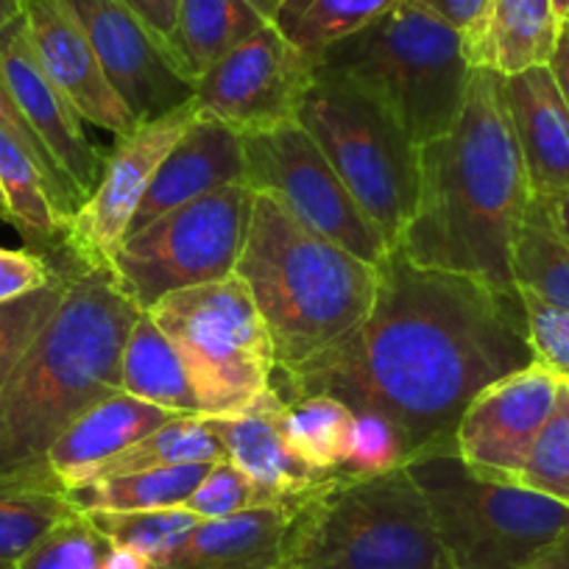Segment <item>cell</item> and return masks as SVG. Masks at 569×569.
<instances>
[{
  "mask_svg": "<svg viewBox=\"0 0 569 569\" xmlns=\"http://www.w3.org/2000/svg\"><path fill=\"white\" fill-rule=\"evenodd\" d=\"M530 363L536 360L519 291L413 266L391 246L377 262L369 316L316 358L291 369L273 366L271 388L282 402L325 393L352 410L388 416L410 461L456 447L467 405Z\"/></svg>",
  "mask_w": 569,
  "mask_h": 569,
  "instance_id": "1",
  "label": "cell"
},
{
  "mask_svg": "<svg viewBox=\"0 0 569 569\" xmlns=\"http://www.w3.org/2000/svg\"><path fill=\"white\" fill-rule=\"evenodd\" d=\"M530 201L506 76L472 68L456 123L419 149V196L393 246L413 266L467 273L513 293L511 251Z\"/></svg>",
  "mask_w": 569,
  "mask_h": 569,
  "instance_id": "2",
  "label": "cell"
},
{
  "mask_svg": "<svg viewBox=\"0 0 569 569\" xmlns=\"http://www.w3.org/2000/svg\"><path fill=\"white\" fill-rule=\"evenodd\" d=\"M142 310L107 268L68 257V291L0 391V491H59L53 441L120 391V358Z\"/></svg>",
  "mask_w": 569,
  "mask_h": 569,
  "instance_id": "3",
  "label": "cell"
},
{
  "mask_svg": "<svg viewBox=\"0 0 569 569\" xmlns=\"http://www.w3.org/2000/svg\"><path fill=\"white\" fill-rule=\"evenodd\" d=\"M234 273L266 321L277 369L305 363L349 336L377 293V266L305 227L268 193H254Z\"/></svg>",
  "mask_w": 569,
  "mask_h": 569,
  "instance_id": "4",
  "label": "cell"
},
{
  "mask_svg": "<svg viewBox=\"0 0 569 569\" xmlns=\"http://www.w3.org/2000/svg\"><path fill=\"white\" fill-rule=\"evenodd\" d=\"M316 70L380 101L416 149L450 131L472 76L461 37L419 0H397L375 23L327 48Z\"/></svg>",
  "mask_w": 569,
  "mask_h": 569,
  "instance_id": "5",
  "label": "cell"
},
{
  "mask_svg": "<svg viewBox=\"0 0 569 569\" xmlns=\"http://www.w3.org/2000/svg\"><path fill=\"white\" fill-rule=\"evenodd\" d=\"M279 569H452L405 467L332 478L291 508Z\"/></svg>",
  "mask_w": 569,
  "mask_h": 569,
  "instance_id": "6",
  "label": "cell"
},
{
  "mask_svg": "<svg viewBox=\"0 0 569 569\" xmlns=\"http://www.w3.org/2000/svg\"><path fill=\"white\" fill-rule=\"evenodd\" d=\"M452 569H525L569 528L567 502L475 472L456 447L405 463Z\"/></svg>",
  "mask_w": 569,
  "mask_h": 569,
  "instance_id": "7",
  "label": "cell"
},
{
  "mask_svg": "<svg viewBox=\"0 0 569 569\" xmlns=\"http://www.w3.org/2000/svg\"><path fill=\"white\" fill-rule=\"evenodd\" d=\"M297 123L319 142L388 246L397 243L419 196V149L393 114L363 90L313 64Z\"/></svg>",
  "mask_w": 569,
  "mask_h": 569,
  "instance_id": "8",
  "label": "cell"
},
{
  "mask_svg": "<svg viewBox=\"0 0 569 569\" xmlns=\"http://www.w3.org/2000/svg\"><path fill=\"white\" fill-rule=\"evenodd\" d=\"M146 313L177 349L207 416L238 413L271 388V336L238 273L168 293Z\"/></svg>",
  "mask_w": 569,
  "mask_h": 569,
  "instance_id": "9",
  "label": "cell"
},
{
  "mask_svg": "<svg viewBox=\"0 0 569 569\" xmlns=\"http://www.w3.org/2000/svg\"><path fill=\"white\" fill-rule=\"evenodd\" d=\"M254 190L246 182L207 193L126 234L109 273L146 313L168 293L234 273Z\"/></svg>",
  "mask_w": 569,
  "mask_h": 569,
  "instance_id": "10",
  "label": "cell"
},
{
  "mask_svg": "<svg viewBox=\"0 0 569 569\" xmlns=\"http://www.w3.org/2000/svg\"><path fill=\"white\" fill-rule=\"evenodd\" d=\"M240 140L246 151V184L254 193L273 196L305 227L371 266L388 254L391 246L377 223L352 199L319 142L297 120Z\"/></svg>",
  "mask_w": 569,
  "mask_h": 569,
  "instance_id": "11",
  "label": "cell"
},
{
  "mask_svg": "<svg viewBox=\"0 0 569 569\" xmlns=\"http://www.w3.org/2000/svg\"><path fill=\"white\" fill-rule=\"evenodd\" d=\"M310 81L313 62L268 23L196 79L193 103L240 137L260 134L297 120Z\"/></svg>",
  "mask_w": 569,
  "mask_h": 569,
  "instance_id": "12",
  "label": "cell"
},
{
  "mask_svg": "<svg viewBox=\"0 0 569 569\" xmlns=\"http://www.w3.org/2000/svg\"><path fill=\"white\" fill-rule=\"evenodd\" d=\"M193 98L171 112L137 126L129 134L118 137L112 154L107 157L101 182L84 199L64 229L62 251L84 268H107L114 251L129 234V223L149 193L151 179L173 151L190 123L196 120Z\"/></svg>",
  "mask_w": 569,
  "mask_h": 569,
  "instance_id": "13",
  "label": "cell"
},
{
  "mask_svg": "<svg viewBox=\"0 0 569 569\" xmlns=\"http://www.w3.org/2000/svg\"><path fill=\"white\" fill-rule=\"evenodd\" d=\"M561 382L541 363H530L486 386L456 427V452L463 463L513 483L556 408Z\"/></svg>",
  "mask_w": 569,
  "mask_h": 569,
  "instance_id": "14",
  "label": "cell"
},
{
  "mask_svg": "<svg viewBox=\"0 0 569 569\" xmlns=\"http://www.w3.org/2000/svg\"><path fill=\"white\" fill-rule=\"evenodd\" d=\"M109 81L140 123L154 120L193 98L171 53L154 40L123 0H70Z\"/></svg>",
  "mask_w": 569,
  "mask_h": 569,
  "instance_id": "15",
  "label": "cell"
},
{
  "mask_svg": "<svg viewBox=\"0 0 569 569\" xmlns=\"http://www.w3.org/2000/svg\"><path fill=\"white\" fill-rule=\"evenodd\" d=\"M23 23L48 79L81 120L123 137L140 126L109 81L70 0H23Z\"/></svg>",
  "mask_w": 569,
  "mask_h": 569,
  "instance_id": "16",
  "label": "cell"
},
{
  "mask_svg": "<svg viewBox=\"0 0 569 569\" xmlns=\"http://www.w3.org/2000/svg\"><path fill=\"white\" fill-rule=\"evenodd\" d=\"M0 73L48 154L87 199L101 182L107 157L87 137L81 114L42 70L23 18L0 29Z\"/></svg>",
  "mask_w": 569,
  "mask_h": 569,
  "instance_id": "17",
  "label": "cell"
},
{
  "mask_svg": "<svg viewBox=\"0 0 569 569\" xmlns=\"http://www.w3.org/2000/svg\"><path fill=\"white\" fill-rule=\"evenodd\" d=\"M212 430L227 447V458L279 500L297 502L338 478L313 467L293 450L284 427V402L273 388L229 416H210Z\"/></svg>",
  "mask_w": 569,
  "mask_h": 569,
  "instance_id": "18",
  "label": "cell"
},
{
  "mask_svg": "<svg viewBox=\"0 0 569 569\" xmlns=\"http://www.w3.org/2000/svg\"><path fill=\"white\" fill-rule=\"evenodd\" d=\"M238 182H246L243 140L227 123L199 112L182 140L157 168L149 193L142 196L131 218L129 234L188 201Z\"/></svg>",
  "mask_w": 569,
  "mask_h": 569,
  "instance_id": "19",
  "label": "cell"
},
{
  "mask_svg": "<svg viewBox=\"0 0 569 569\" xmlns=\"http://www.w3.org/2000/svg\"><path fill=\"white\" fill-rule=\"evenodd\" d=\"M506 101L533 196L569 193V107L550 68L506 76Z\"/></svg>",
  "mask_w": 569,
  "mask_h": 569,
  "instance_id": "20",
  "label": "cell"
},
{
  "mask_svg": "<svg viewBox=\"0 0 569 569\" xmlns=\"http://www.w3.org/2000/svg\"><path fill=\"white\" fill-rule=\"evenodd\" d=\"M173 416L179 413L142 402L126 391L98 399L53 441L48 450V469L62 491L87 483L103 461L123 452Z\"/></svg>",
  "mask_w": 569,
  "mask_h": 569,
  "instance_id": "21",
  "label": "cell"
},
{
  "mask_svg": "<svg viewBox=\"0 0 569 569\" xmlns=\"http://www.w3.org/2000/svg\"><path fill=\"white\" fill-rule=\"evenodd\" d=\"M293 502L201 519L157 569H279Z\"/></svg>",
  "mask_w": 569,
  "mask_h": 569,
  "instance_id": "22",
  "label": "cell"
},
{
  "mask_svg": "<svg viewBox=\"0 0 569 569\" xmlns=\"http://www.w3.org/2000/svg\"><path fill=\"white\" fill-rule=\"evenodd\" d=\"M120 391L171 413L207 416L177 349L149 313H140L120 358Z\"/></svg>",
  "mask_w": 569,
  "mask_h": 569,
  "instance_id": "23",
  "label": "cell"
},
{
  "mask_svg": "<svg viewBox=\"0 0 569 569\" xmlns=\"http://www.w3.org/2000/svg\"><path fill=\"white\" fill-rule=\"evenodd\" d=\"M271 20L251 0H179L173 59L193 81Z\"/></svg>",
  "mask_w": 569,
  "mask_h": 569,
  "instance_id": "24",
  "label": "cell"
},
{
  "mask_svg": "<svg viewBox=\"0 0 569 569\" xmlns=\"http://www.w3.org/2000/svg\"><path fill=\"white\" fill-rule=\"evenodd\" d=\"M0 190L7 199L9 223L18 229L29 249L42 254L62 251L68 218L59 212L34 157L3 129H0Z\"/></svg>",
  "mask_w": 569,
  "mask_h": 569,
  "instance_id": "25",
  "label": "cell"
},
{
  "mask_svg": "<svg viewBox=\"0 0 569 569\" xmlns=\"http://www.w3.org/2000/svg\"><path fill=\"white\" fill-rule=\"evenodd\" d=\"M558 31L561 20L550 0H495L480 68L502 76L541 68L556 51Z\"/></svg>",
  "mask_w": 569,
  "mask_h": 569,
  "instance_id": "26",
  "label": "cell"
},
{
  "mask_svg": "<svg viewBox=\"0 0 569 569\" xmlns=\"http://www.w3.org/2000/svg\"><path fill=\"white\" fill-rule=\"evenodd\" d=\"M210 463H190V467L146 469V472L114 475V478L87 480L64 491L76 511H157V508H177L190 500L204 480Z\"/></svg>",
  "mask_w": 569,
  "mask_h": 569,
  "instance_id": "27",
  "label": "cell"
},
{
  "mask_svg": "<svg viewBox=\"0 0 569 569\" xmlns=\"http://www.w3.org/2000/svg\"><path fill=\"white\" fill-rule=\"evenodd\" d=\"M227 458V447L212 430L210 416L179 413L142 436L123 452L103 461L90 480L114 478V475L146 472V469L190 467V463H218Z\"/></svg>",
  "mask_w": 569,
  "mask_h": 569,
  "instance_id": "28",
  "label": "cell"
},
{
  "mask_svg": "<svg viewBox=\"0 0 569 569\" xmlns=\"http://www.w3.org/2000/svg\"><path fill=\"white\" fill-rule=\"evenodd\" d=\"M511 273L519 291L569 310V240L558 232L536 196L513 240Z\"/></svg>",
  "mask_w": 569,
  "mask_h": 569,
  "instance_id": "29",
  "label": "cell"
},
{
  "mask_svg": "<svg viewBox=\"0 0 569 569\" xmlns=\"http://www.w3.org/2000/svg\"><path fill=\"white\" fill-rule=\"evenodd\" d=\"M393 3L397 0H282L273 26L316 64L327 48L375 23Z\"/></svg>",
  "mask_w": 569,
  "mask_h": 569,
  "instance_id": "30",
  "label": "cell"
},
{
  "mask_svg": "<svg viewBox=\"0 0 569 569\" xmlns=\"http://www.w3.org/2000/svg\"><path fill=\"white\" fill-rule=\"evenodd\" d=\"M355 410L325 393H308L284 402V427L293 450L313 467L338 472L352 433Z\"/></svg>",
  "mask_w": 569,
  "mask_h": 569,
  "instance_id": "31",
  "label": "cell"
},
{
  "mask_svg": "<svg viewBox=\"0 0 569 569\" xmlns=\"http://www.w3.org/2000/svg\"><path fill=\"white\" fill-rule=\"evenodd\" d=\"M87 517L114 547L142 552L154 563V569L168 556H173L201 522L184 506L157 508V511H87Z\"/></svg>",
  "mask_w": 569,
  "mask_h": 569,
  "instance_id": "32",
  "label": "cell"
},
{
  "mask_svg": "<svg viewBox=\"0 0 569 569\" xmlns=\"http://www.w3.org/2000/svg\"><path fill=\"white\" fill-rule=\"evenodd\" d=\"M51 257L57 260L59 273L46 288L26 293L14 302L0 305V391L14 375L31 343L37 341L42 327L57 313L59 302L68 291V254L57 251Z\"/></svg>",
  "mask_w": 569,
  "mask_h": 569,
  "instance_id": "33",
  "label": "cell"
},
{
  "mask_svg": "<svg viewBox=\"0 0 569 569\" xmlns=\"http://www.w3.org/2000/svg\"><path fill=\"white\" fill-rule=\"evenodd\" d=\"M76 513L59 491H0V567L18 569L31 547Z\"/></svg>",
  "mask_w": 569,
  "mask_h": 569,
  "instance_id": "34",
  "label": "cell"
},
{
  "mask_svg": "<svg viewBox=\"0 0 569 569\" xmlns=\"http://www.w3.org/2000/svg\"><path fill=\"white\" fill-rule=\"evenodd\" d=\"M513 483L556 497L569 506V382H561L556 408L541 427L525 469Z\"/></svg>",
  "mask_w": 569,
  "mask_h": 569,
  "instance_id": "35",
  "label": "cell"
},
{
  "mask_svg": "<svg viewBox=\"0 0 569 569\" xmlns=\"http://www.w3.org/2000/svg\"><path fill=\"white\" fill-rule=\"evenodd\" d=\"M112 541L81 511L48 530L18 563V569H101Z\"/></svg>",
  "mask_w": 569,
  "mask_h": 569,
  "instance_id": "36",
  "label": "cell"
},
{
  "mask_svg": "<svg viewBox=\"0 0 569 569\" xmlns=\"http://www.w3.org/2000/svg\"><path fill=\"white\" fill-rule=\"evenodd\" d=\"M405 463H408V447L399 427L377 410H355L352 433L338 475L369 478V475L391 472Z\"/></svg>",
  "mask_w": 569,
  "mask_h": 569,
  "instance_id": "37",
  "label": "cell"
},
{
  "mask_svg": "<svg viewBox=\"0 0 569 569\" xmlns=\"http://www.w3.org/2000/svg\"><path fill=\"white\" fill-rule=\"evenodd\" d=\"M282 502L284 500H279L273 491L262 489V486L257 483V480H251L243 469L234 467L229 458H223V461L210 463L204 480H201L199 489L190 495L184 508L193 511L199 519H223L234 517V513L251 511V508L282 506Z\"/></svg>",
  "mask_w": 569,
  "mask_h": 569,
  "instance_id": "38",
  "label": "cell"
},
{
  "mask_svg": "<svg viewBox=\"0 0 569 569\" xmlns=\"http://www.w3.org/2000/svg\"><path fill=\"white\" fill-rule=\"evenodd\" d=\"M0 129L7 131V134H12L14 140H18L20 146H23V149L34 157V162L40 166L42 177H46L48 188H51V196H53V201H57L59 212H62V216L70 221V218L79 212V207L84 204V196H81L79 190H76V184L64 177L62 168H59L57 160L48 154V149L40 142V137L34 134V129L29 126V120L23 118L18 101H14V96L9 92L3 73H0Z\"/></svg>",
  "mask_w": 569,
  "mask_h": 569,
  "instance_id": "39",
  "label": "cell"
},
{
  "mask_svg": "<svg viewBox=\"0 0 569 569\" xmlns=\"http://www.w3.org/2000/svg\"><path fill=\"white\" fill-rule=\"evenodd\" d=\"M519 299H522L525 321H528L533 360L569 382V310L552 308L528 291H519Z\"/></svg>",
  "mask_w": 569,
  "mask_h": 569,
  "instance_id": "40",
  "label": "cell"
},
{
  "mask_svg": "<svg viewBox=\"0 0 569 569\" xmlns=\"http://www.w3.org/2000/svg\"><path fill=\"white\" fill-rule=\"evenodd\" d=\"M419 3L425 9H430L436 18L445 20L461 37V46L469 64L480 68L491 12H495V0H419Z\"/></svg>",
  "mask_w": 569,
  "mask_h": 569,
  "instance_id": "41",
  "label": "cell"
},
{
  "mask_svg": "<svg viewBox=\"0 0 569 569\" xmlns=\"http://www.w3.org/2000/svg\"><path fill=\"white\" fill-rule=\"evenodd\" d=\"M59 273L57 260L34 249H0V305L40 291Z\"/></svg>",
  "mask_w": 569,
  "mask_h": 569,
  "instance_id": "42",
  "label": "cell"
},
{
  "mask_svg": "<svg viewBox=\"0 0 569 569\" xmlns=\"http://www.w3.org/2000/svg\"><path fill=\"white\" fill-rule=\"evenodd\" d=\"M126 7L142 20V26L154 34V40L171 53L173 59V34H177L179 0H123ZM177 64V59H173ZM182 73V70H179Z\"/></svg>",
  "mask_w": 569,
  "mask_h": 569,
  "instance_id": "43",
  "label": "cell"
},
{
  "mask_svg": "<svg viewBox=\"0 0 569 569\" xmlns=\"http://www.w3.org/2000/svg\"><path fill=\"white\" fill-rule=\"evenodd\" d=\"M547 68H550L552 79H556L558 90H561V98L567 101V107H569V20H563L561 23L556 51H552Z\"/></svg>",
  "mask_w": 569,
  "mask_h": 569,
  "instance_id": "44",
  "label": "cell"
},
{
  "mask_svg": "<svg viewBox=\"0 0 569 569\" xmlns=\"http://www.w3.org/2000/svg\"><path fill=\"white\" fill-rule=\"evenodd\" d=\"M525 569H569V528Z\"/></svg>",
  "mask_w": 569,
  "mask_h": 569,
  "instance_id": "45",
  "label": "cell"
},
{
  "mask_svg": "<svg viewBox=\"0 0 569 569\" xmlns=\"http://www.w3.org/2000/svg\"><path fill=\"white\" fill-rule=\"evenodd\" d=\"M101 569H154V563L142 556V552L112 545V550H109L107 558H103Z\"/></svg>",
  "mask_w": 569,
  "mask_h": 569,
  "instance_id": "46",
  "label": "cell"
},
{
  "mask_svg": "<svg viewBox=\"0 0 569 569\" xmlns=\"http://www.w3.org/2000/svg\"><path fill=\"white\" fill-rule=\"evenodd\" d=\"M536 199H539V196H536ZM539 201L545 204L547 216H550V221L556 223L558 232L569 240V193H558V196H550V199H539Z\"/></svg>",
  "mask_w": 569,
  "mask_h": 569,
  "instance_id": "47",
  "label": "cell"
},
{
  "mask_svg": "<svg viewBox=\"0 0 569 569\" xmlns=\"http://www.w3.org/2000/svg\"><path fill=\"white\" fill-rule=\"evenodd\" d=\"M23 18V0H0V29Z\"/></svg>",
  "mask_w": 569,
  "mask_h": 569,
  "instance_id": "48",
  "label": "cell"
},
{
  "mask_svg": "<svg viewBox=\"0 0 569 569\" xmlns=\"http://www.w3.org/2000/svg\"><path fill=\"white\" fill-rule=\"evenodd\" d=\"M251 3H254V7L260 9V12L266 14V18L273 23V18H277V9H279V3H282V0H251Z\"/></svg>",
  "mask_w": 569,
  "mask_h": 569,
  "instance_id": "49",
  "label": "cell"
},
{
  "mask_svg": "<svg viewBox=\"0 0 569 569\" xmlns=\"http://www.w3.org/2000/svg\"><path fill=\"white\" fill-rule=\"evenodd\" d=\"M552 3V9H556V14H558V20H569V0H550Z\"/></svg>",
  "mask_w": 569,
  "mask_h": 569,
  "instance_id": "50",
  "label": "cell"
},
{
  "mask_svg": "<svg viewBox=\"0 0 569 569\" xmlns=\"http://www.w3.org/2000/svg\"><path fill=\"white\" fill-rule=\"evenodd\" d=\"M0 221H9V210H7V199H3V190H0Z\"/></svg>",
  "mask_w": 569,
  "mask_h": 569,
  "instance_id": "51",
  "label": "cell"
},
{
  "mask_svg": "<svg viewBox=\"0 0 569 569\" xmlns=\"http://www.w3.org/2000/svg\"><path fill=\"white\" fill-rule=\"evenodd\" d=\"M0 569H3V567H0Z\"/></svg>",
  "mask_w": 569,
  "mask_h": 569,
  "instance_id": "52",
  "label": "cell"
}]
</instances>
